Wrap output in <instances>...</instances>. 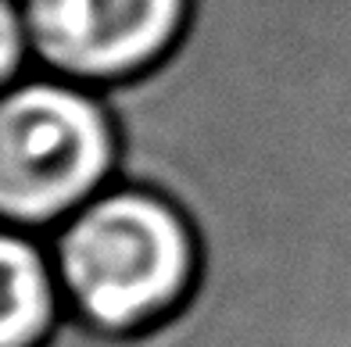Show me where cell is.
Returning a JSON list of instances; mask_svg holds the SVG:
<instances>
[{"instance_id": "4", "label": "cell", "mask_w": 351, "mask_h": 347, "mask_svg": "<svg viewBox=\"0 0 351 347\" xmlns=\"http://www.w3.org/2000/svg\"><path fill=\"white\" fill-rule=\"evenodd\" d=\"M0 265H4L0 347H43L65 315V294L47 240L36 233L8 229L0 236Z\"/></svg>"}, {"instance_id": "5", "label": "cell", "mask_w": 351, "mask_h": 347, "mask_svg": "<svg viewBox=\"0 0 351 347\" xmlns=\"http://www.w3.org/2000/svg\"><path fill=\"white\" fill-rule=\"evenodd\" d=\"M0 79L4 86H14L29 72V40H25V25L19 14V0H0Z\"/></svg>"}, {"instance_id": "2", "label": "cell", "mask_w": 351, "mask_h": 347, "mask_svg": "<svg viewBox=\"0 0 351 347\" xmlns=\"http://www.w3.org/2000/svg\"><path fill=\"white\" fill-rule=\"evenodd\" d=\"M111 183L119 133L101 90L29 72L0 104V215L8 229L47 236Z\"/></svg>"}, {"instance_id": "3", "label": "cell", "mask_w": 351, "mask_h": 347, "mask_svg": "<svg viewBox=\"0 0 351 347\" xmlns=\"http://www.w3.org/2000/svg\"><path fill=\"white\" fill-rule=\"evenodd\" d=\"M19 14L33 61L29 72L108 90L172 54L190 0H19Z\"/></svg>"}, {"instance_id": "1", "label": "cell", "mask_w": 351, "mask_h": 347, "mask_svg": "<svg viewBox=\"0 0 351 347\" xmlns=\"http://www.w3.org/2000/svg\"><path fill=\"white\" fill-rule=\"evenodd\" d=\"M65 308L101 333L169 322L197 287L201 244L180 204L111 183L43 236Z\"/></svg>"}]
</instances>
